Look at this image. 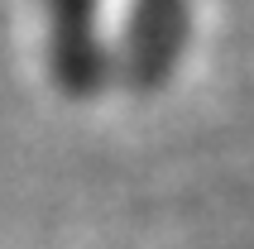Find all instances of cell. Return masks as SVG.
Returning a JSON list of instances; mask_svg holds the SVG:
<instances>
[{
    "label": "cell",
    "instance_id": "cell-1",
    "mask_svg": "<svg viewBox=\"0 0 254 249\" xmlns=\"http://www.w3.org/2000/svg\"><path fill=\"white\" fill-rule=\"evenodd\" d=\"M48 67L67 96H91L111 77V39H106V0H39Z\"/></svg>",
    "mask_w": 254,
    "mask_h": 249
},
{
    "label": "cell",
    "instance_id": "cell-2",
    "mask_svg": "<svg viewBox=\"0 0 254 249\" xmlns=\"http://www.w3.org/2000/svg\"><path fill=\"white\" fill-rule=\"evenodd\" d=\"M187 0H129L120 39L111 43V72H120L129 86H163L187 48Z\"/></svg>",
    "mask_w": 254,
    "mask_h": 249
}]
</instances>
